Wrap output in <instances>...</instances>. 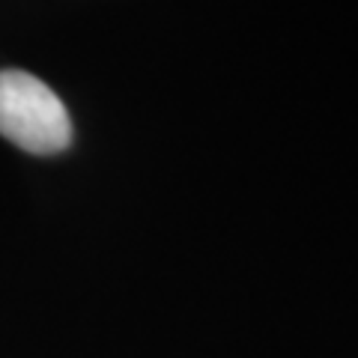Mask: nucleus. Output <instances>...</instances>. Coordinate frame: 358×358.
<instances>
[{
	"label": "nucleus",
	"mask_w": 358,
	"mask_h": 358,
	"mask_svg": "<svg viewBox=\"0 0 358 358\" xmlns=\"http://www.w3.org/2000/svg\"><path fill=\"white\" fill-rule=\"evenodd\" d=\"M63 99L24 69H0V138L30 155H57L72 143Z\"/></svg>",
	"instance_id": "1"
}]
</instances>
